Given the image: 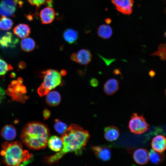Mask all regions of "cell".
I'll return each mask as SVG.
<instances>
[{
    "label": "cell",
    "mask_w": 166,
    "mask_h": 166,
    "mask_svg": "<svg viewBox=\"0 0 166 166\" xmlns=\"http://www.w3.org/2000/svg\"><path fill=\"white\" fill-rule=\"evenodd\" d=\"M13 69L12 66L0 58V76L4 75L7 72Z\"/></svg>",
    "instance_id": "28"
},
{
    "label": "cell",
    "mask_w": 166,
    "mask_h": 166,
    "mask_svg": "<svg viewBox=\"0 0 166 166\" xmlns=\"http://www.w3.org/2000/svg\"><path fill=\"white\" fill-rule=\"evenodd\" d=\"M119 88V82L117 79L112 78L108 80L105 83L103 90L105 94L111 96L115 94Z\"/></svg>",
    "instance_id": "11"
},
{
    "label": "cell",
    "mask_w": 166,
    "mask_h": 166,
    "mask_svg": "<svg viewBox=\"0 0 166 166\" xmlns=\"http://www.w3.org/2000/svg\"><path fill=\"white\" fill-rule=\"evenodd\" d=\"M164 34H165V37H166V32Z\"/></svg>",
    "instance_id": "40"
},
{
    "label": "cell",
    "mask_w": 166,
    "mask_h": 166,
    "mask_svg": "<svg viewBox=\"0 0 166 166\" xmlns=\"http://www.w3.org/2000/svg\"><path fill=\"white\" fill-rule=\"evenodd\" d=\"M43 114L44 119L45 120L49 117L50 115V113L47 109H45L43 112Z\"/></svg>",
    "instance_id": "31"
},
{
    "label": "cell",
    "mask_w": 166,
    "mask_h": 166,
    "mask_svg": "<svg viewBox=\"0 0 166 166\" xmlns=\"http://www.w3.org/2000/svg\"><path fill=\"white\" fill-rule=\"evenodd\" d=\"M78 63L81 65H87L91 61L92 55L90 51L85 49L79 50L77 54Z\"/></svg>",
    "instance_id": "20"
},
{
    "label": "cell",
    "mask_w": 166,
    "mask_h": 166,
    "mask_svg": "<svg viewBox=\"0 0 166 166\" xmlns=\"http://www.w3.org/2000/svg\"><path fill=\"white\" fill-rule=\"evenodd\" d=\"M90 136L87 131L77 124H71L61 135L62 146L61 150L53 155L47 157L46 161L49 164H52L67 153L74 152L77 155L81 154Z\"/></svg>",
    "instance_id": "1"
},
{
    "label": "cell",
    "mask_w": 166,
    "mask_h": 166,
    "mask_svg": "<svg viewBox=\"0 0 166 166\" xmlns=\"http://www.w3.org/2000/svg\"><path fill=\"white\" fill-rule=\"evenodd\" d=\"M21 47L22 49L26 52L32 51L34 48L35 42L30 38H23L20 42Z\"/></svg>",
    "instance_id": "23"
},
{
    "label": "cell",
    "mask_w": 166,
    "mask_h": 166,
    "mask_svg": "<svg viewBox=\"0 0 166 166\" xmlns=\"http://www.w3.org/2000/svg\"><path fill=\"white\" fill-rule=\"evenodd\" d=\"M1 154L4 163L7 165L22 166L31 162L33 156L22 148L21 143L18 141L11 143L5 142L2 146Z\"/></svg>",
    "instance_id": "3"
},
{
    "label": "cell",
    "mask_w": 166,
    "mask_h": 166,
    "mask_svg": "<svg viewBox=\"0 0 166 166\" xmlns=\"http://www.w3.org/2000/svg\"><path fill=\"white\" fill-rule=\"evenodd\" d=\"M92 149L97 158L102 161H107L111 158V150L108 146H93Z\"/></svg>",
    "instance_id": "10"
},
{
    "label": "cell",
    "mask_w": 166,
    "mask_h": 166,
    "mask_svg": "<svg viewBox=\"0 0 166 166\" xmlns=\"http://www.w3.org/2000/svg\"><path fill=\"white\" fill-rule=\"evenodd\" d=\"M152 56H158L161 60H166V43L160 44L157 50L150 55Z\"/></svg>",
    "instance_id": "26"
},
{
    "label": "cell",
    "mask_w": 166,
    "mask_h": 166,
    "mask_svg": "<svg viewBox=\"0 0 166 166\" xmlns=\"http://www.w3.org/2000/svg\"><path fill=\"white\" fill-rule=\"evenodd\" d=\"M19 66L20 68L23 69L25 67L26 65L24 62H22L20 63Z\"/></svg>",
    "instance_id": "38"
},
{
    "label": "cell",
    "mask_w": 166,
    "mask_h": 166,
    "mask_svg": "<svg viewBox=\"0 0 166 166\" xmlns=\"http://www.w3.org/2000/svg\"><path fill=\"white\" fill-rule=\"evenodd\" d=\"M54 128L59 134H63L68 128L67 125L57 119L55 120Z\"/></svg>",
    "instance_id": "27"
},
{
    "label": "cell",
    "mask_w": 166,
    "mask_h": 166,
    "mask_svg": "<svg viewBox=\"0 0 166 166\" xmlns=\"http://www.w3.org/2000/svg\"><path fill=\"white\" fill-rule=\"evenodd\" d=\"M165 93H166V90H165Z\"/></svg>",
    "instance_id": "41"
},
{
    "label": "cell",
    "mask_w": 166,
    "mask_h": 166,
    "mask_svg": "<svg viewBox=\"0 0 166 166\" xmlns=\"http://www.w3.org/2000/svg\"><path fill=\"white\" fill-rule=\"evenodd\" d=\"M22 4L20 0H2L0 2V15L6 17L14 16L18 6H22Z\"/></svg>",
    "instance_id": "7"
},
{
    "label": "cell",
    "mask_w": 166,
    "mask_h": 166,
    "mask_svg": "<svg viewBox=\"0 0 166 166\" xmlns=\"http://www.w3.org/2000/svg\"><path fill=\"white\" fill-rule=\"evenodd\" d=\"M149 158L152 163L157 164L163 160L164 156L162 152H156L153 149H152L149 152Z\"/></svg>",
    "instance_id": "24"
},
{
    "label": "cell",
    "mask_w": 166,
    "mask_h": 166,
    "mask_svg": "<svg viewBox=\"0 0 166 166\" xmlns=\"http://www.w3.org/2000/svg\"><path fill=\"white\" fill-rule=\"evenodd\" d=\"M149 125L142 115H138L134 113L131 117L128 124L130 132L136 134L144 133L148 129Z\"/></svg>",
    "instance_id": "5"
},
{
    "label": "cell",
    "mask_w": 166,
    "mask_h": 166,
    "mask_svg": "<svg viewBox=\"0 0 166 166\" xmlns=\"http://www.w3.org/2000/svg\"><path fill=\"white\" fill-rule=\"evenodd\" d=\"M133 158L137 164H145L149 160V152L147 150L144 148L137 149L133 153Z\"/></svg>",
    "instance_id": "12"
},
{
    "label": "cell",
    "mask_w": 166,
    "mask_h": 166,
    "mask_svg": "<svg viewBox=\"0 0 166 166\" xmlns=\"http://www.w3.org/2000/svg\"><path fill=\"white\" fill-rule=\"evenodd\" d=\"M47 95L45 100L48 105L50 106H56L59 105L61 101V96L58 92L53 91Z\"/></svg>",
    "instance_id": "17"
},
{
    "label": "cell",
    "mask_w": 166,
    "mask_h": 166,
    "mask_svg": "<svg viewBox=\"0 0 166 166\" xmlns=\"http://www.w3.org/2000/svg\"><path fill=\"white\" fill-rule=\"evenodd\" d=\"M53 1L52 0H45L47 5L50 7L53 6Z\"/></svg>",
    "instance_id": "35"
},
{
    "label": "cell",
    "mask_w": 166,
    "mask_h": 166,
    "mask_svg": "<svg viewBox=\"0 0 166 166\" xmlns=\"http://www.w3.org/2000/svg\"><path fill=\"white\" fill-rule=\"evenodd\" d=\"M97 33L100 38L103 39H107L112 36L113 30L109 26L103 24L99 27L97 29Z\"/></svg>",
    "instance_id": "22"
},
{
    "label": "cell",
    "mask_w": 166,
    "mask_h": 166,
    "mask_svg": "<svg viewBox=\"0 0 166 166\" xmlns=\"http://www.w3.org/2000/svg\"><path fill=\"white\" fill-rule=\"evenodd\" d=\"M1 134L5 139L8 141L14 139L16 136V130L13 125H6L2 128Z\"/></svg>",
    "instance_id": "18"
},
{
    "label": "cell",
    "mask_w": 166,
    "mask_h": 166,
    "mask_svg": "<svg viewBox=\"0 0 166 166\" xmlns=\"http://www.w3.org/2000/svg\"><path fill=\"white\" fill-rule=\"evenodd\" d=\"M63 37L66 42L69 44H73L77 41L78 38V33L73 29L68 28L64 31Z\"/></svg>",
    "instance_id": "21"
},
{
    "label": "cell",
    "mask_w": 166,
    "mask_h": 166,
    "mask_svg": "<svg viewBox=\"0 0 166 166\" xmlns=\"http://www.w3.org/2000/svg\"><path fill=\"white\" fill-rule=\"evenodd\" d=\"M120 134L118 129L114 126H109L104 129V137L108 141H112L116 140L118 138Z\"/></svg>",
    "instance_id": "15"
},
{
    "label": "cell",
    "mask_w": 166,
    "mask_h": 166,
    "mask_svg": "<svg viewBox=\"0 0 166 166\" xmlns=\"http://www.w3.org/2000/svg\"><path fill=\"white\" fill-rule=\"evenodd\" d=\"M40 15L42 23L48 24L53 21L55 13L54 10L51 7H46L41 11Z\"/></svg>",
    "instance_id": "13"
},
{
    "label": "cell",
    "mask_w": 166,
    "mask_h": 166,
    "mask_svg": "<svg viewBox=\"0 0 166 166\" xmlns=\"http://www.w3.org/2000/svg\"><path fill=\"white\" fill-rule=\"evenodd\" d=\"M42 73L44 81L41 85L49 91L61 84V75L57 70L49 69Z\"/></svg>",
    "instance_id": "4"
},
{
    "label": "cell",
    "mask_w": 166,
    "mask_h": 166,
    "mask_svg": "<svg viewBox=\"0 0 166 166\" xmlns=\"http://www.w3.org/2000/svg\"><path fill=\"white\" fill-rule=\"evenodd\" d=\"M5 94V91L0 87V102H1L3 99L4 97Z\"/></svg>",
    "instance_id": "32"
},
{
    "label": "cell",
    "mask_w": 166,
    "mask_h": 166,
    "mask_svg": "<svg viewBox=\"0 0 166 166\" xmlns=\"http://www.w3.org/2000/svg\"><path fill=\"white\" fill-rule=\"evenodd\" d=\"M22 85L17 81H13L6 93L12 97L13 100L23 102L28 97L24 94L26 92V87Z\"/></svg>",
    "instance_id": "6"
},
{
    "label": "cell",
    "mask_w": 166,
    "mask_h": 166,
    "mask_svg": "<svg viewBox=\"0 0 166 166\" xmlns=\"http://www.w3.org/2000/svg\"><path fill=\"white\" fill-rule=\"evenodd\" d=\"M71 59L72 60L78 63L77 55L76 53H73L71 55Z\"/></svg>",
    "instance_id": "33"
},
{
    "label": "cell",
    "mask_w": 166,
    "mask_h": 166,
    "mask_svg": "<svg viewBox=\"0 0 166 166\" xmlns=\"http://www.w3.org/2000/svg\"><path fill=\"white\" fill-rule=\"evenodd\" d=\"M60 73L61 75L62 76H65L67 73L66 71L64 69L61 70Z\"/></svg>",
    "instance_id": "36"
},
{
    "label": "cell",
    "mask_w": 166,
    "mask_h": 166,
    "mask_svg": "<svg viewBox=\"0 0 166 166\" xmlns=\"http://www.w3.org/2000/svg\"><path fill=\"white\" fill-rule=\"evenodd\" d=\"M106 22L108 24L111 22V20L109 19H107L106 20Z\"/></svg>",
    "instance_id": "39"
},
{
    "label": "cell",
    "mask_w": 166,
    "mask_h": 166,
    "mask_svg": "<svg viewBox=\"0 0 166 166\" xmlns=\"http://www.w3.org/2000/svg\"><path fill=\"white\" fill-rule=\"evenodd\" d=\"M49 135V130L46 125L34 122L25 126L20 137L23 143L29 148L42 149L46 147Z\"/></svg>",
    "instance_id": "2"
},
{
    "label": "cell",
    "mask_w": 166,
    "mask_h": 166,
    "mask_svg": "<svg viewBox=\"0 0 166 166\" xmlns=\"http://www.w3.org/2000/svg\"><path fill=\"white\" fill-rule=\"evenodd\" d=\"M149 74L151 77H152L154 76L155 73L153 70H151L149 71Z\"/></svg>",
    "instance_id": "37"
},
{
    "label": "cell",
    "mask_w": 166,
    "mask_h": 166,
    "mask_svg": "<svg viewBox=\"0 0 166 166\" xmlns=\"http://www.w3.org/2000/svg\"><path fill=\"white\" fill-rule=\"evenodd\" d=\"M113 74L115 75H121V77L122 78V74L121 73L120 69H116L113 70Z\"/></svg>",
    "instance_id": "34"
},
{
    "label": "cell",
    "mask_w": 166,
    "mask_h": 166,
    "mask_svg": "<svg viewBox=\"0 0 166 166\" xmlns=\"http://www.w3.org/2000/svg\"><path fill=\"white\" fill-rule=\"evenodd\" d=\"M151 146L155 151L162 152L166 149V138L162 135L156 136L152 140Z\"/></svg>",
    "instance_id": "14"
},
{
    "label": "cell",
    "mask_w": 166,
    "mask_h": 166,
    "mask_svg": "<svg viewBox=\"0 0 166 166\" xmlns=\"http://www.w3.org/2000/svg\"><path fill=\"white\" fill-rule=\"evenodd\" d=\"M18 42V39L11 32L0 30V48H14Z\"/></svg>",
    "instance_id": "8"
},
{
    "label": "cell",
    "mask_w": 166,
    "mask_h": 166,
    "mask_svg": "<svg viewBox=\"0 0 166 166\" xmlns=\"http://www.w3.org/2000/svg\"><path fill=\"white\" fill-rule=\"evenodd\" d=\"M30 32L29 26L24 24H20L15 26L13 29L14 34L21 38H24L28 36Z\"/></svg>",
    "instance_id": "16"
},
{
    "label": "cell",
    "mask_w": 166,
    "mask_h": 166,
    "mask_svg": "<svg viewBox=\"0 0 166 166\" xmlns=\"http://www.w3.org/2000/svg\"><path fill=\"white\" fill-rule=\"evenodd\" d=\"M90 83L92 86L95 87L98 85L99 82L97 79L94 78H93L90 80Z\"/></svg>",
    "instance_id": "30"
},
{
    "label": "cell",
    "mask_w": 166,
    "mask_h": 166,
    "mask_svg": "<svg viewBox=\"0 0 166 166\" xmlns=\"http://www.w3.org/2000/svg\"><path fill=\"white\" fill-rule=\"evenodd\" d=\"M29 3L32 5L39 7L42 4H44L45 0H27Z\"/></svg>",
    "instance_id": "29"
},
{
    "label": "cell",
    "mask_w": 166,
    "mask_h": 166,
    "mask_svg": "<svg viewBox=\"0 0 166 166\" xmlns=\"http://www.w3.org/2000/svg\"><path fill=\"white\" fill-rule=\"evenodd\" d=\"M116 9L124 14H130L132 12L133 0H111Z\"/></svg>",
    "instance_id": "9"
},
{
    "label": "cell",
    "mask_w": 166,
    "mask_h": 166,
    "mask_svg": "<svg viewBox=\"0 0 166 166\" xmlns=\"http://www.w3.org/2000/svg\"><path fill=\"white\" fill-rule=\"evenodd\" d=\"M13 25V22L10 19L4 16L0 17V30L3 31L9 30Z\"/></svg>",
    "instance_id": "25"
},
{
    "label": "cell",
    "mask_w": 166,
    "mask_h": 166,
    "mask_svg": "<svg viewBox=\"0 0 166 166\" xmlns=\"http://www.w3.org/2000/svg\"><path fill=\"white\" fill-rule=\"evenodd\" d=\"M47 144L49 149L55 152L59 151L62 146L61 138L56 136H52L49 137Z\"/></svg>",
    "instance_id": "19"
}]
</instances>
